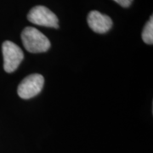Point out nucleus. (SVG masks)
Returning a JSON list of instances; mask_svg holds the SVG:
<instances>
[{"instance_id":"f257e3e1","label":"nucleus","mask_w":153,"mask_h":153,"mask_svg":"<svg viewBox=\"0 0 153 153\" xmlns=\"http://www.w3.org/2000/svg\"><path fill=\"white\" fill-rule=\"evenodd\" d=\"M22 39L25 49L31 53H43L50 48L48 38L37 28H25L22 33Z\"/></svg>"},{"instance_id":"f03ea898","label":"nucleus","mask_w":153,"mask_h":153,"mask_svg":"<svg viewBox=\"0 0 153 153\" xmlns=\"http://www.w3.org/2000/svg\"><path fill=\"white\" fill-rule=\"evenodd\" d=\"M4 56V69L6 72H13L20 66L24 58L21 48L10 41L4 42L2 46Z\"/></svg>"},{"instance_id":"7ed1b4c3","label":"nucleus","mask_w":153,"mask_h":153,"mask_svg":"<svg viewBox=\"0 0 153 153\" xmlns=\"http://www.w3.org/2000/svg\"><path fill=\"white\" fill-rule=\"evenodd\" d=\"M27 19L29 22L38 26L52 28L59 27V20L57 16L44 6L33 7L28 13Z\"/></svg>"},{"instance_id":"20e7f679","label":"nucleus","mask_w":153,"mask_h":153,"mask_svg":"<svg viewBox=\"0 0 153 153\" xmlns=\"http://www.w3.org/2000/svg\"><path fill=\"white\" fill-rule=\"evenodd\" d=\"M44 78L40 74H32L22 80L17 92L22 99H31L38 95L44 87Z\"/></svg>"},{"instance_id":"39448f33","label":"nucleus","mask_w":153,"mask_h":153,"mask_svg":"<svg viewBox=\"0 0 153 153\" xmlns=\"http://www.w3.org/2000/svg\"><path fill=\"white\" fill-rule=\"evenodd\" d=\"M88 24L94 33H107L112 27V21L108 16L101 14L100 12L93 10L88 15Z\"/></svg>"},{"instance_id":"423d86ee","label":"nucleus","mask_w":153,"mask_h":153,"mask_svg":"<svg viewBox=\"0 0 153 153\" xmlns=\"http://www.w3.org/2000/svg\"><path fill=\"white\" fill-rule=\"evenodd\" d=\"M143 41L147 44H153V19L151 16L150 21L146 24L142 32Z\"/></svg>"},{"instance_id":"0eeeda50","label":"nucleus","mask_w":153,"mask_h":153,"mask_svg":"<svg viewBox=\"0 0 153 153\" xmlns=\"http://www.w3.org/2000/svg\"><path fill=\"white\" fill-rule=\"evenodd\" d=\"M114 1L116 3H117L119 5H121L122 7H124V8L129 7L132 4V2H133V0H114Z\"/></svg>"}]
</instances>
